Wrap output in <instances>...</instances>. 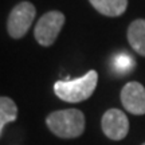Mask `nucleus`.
<instances>
[{"label": "nucleus", "instance_id": "nucleus-7", "mask_svg": "<svg viewBox=\"0 0 145 145\" xmlns=\"http://www.w3.org/2000/svg\"><path fill=\"white\" fill-rule=\"evenodd\" d=\"M128 42L137 54L145 57V19L133 20L128 27Z\"/></svg>", "mask_w": 145, "mask_h": 145}, {"label": "nucleus", "instance_id": "nucleus-8", "mask_svg": "<svg viewBox=\"0 0 145 145\" xmlns=\"http://www.w3.org/2000/svg\"><path fill=\"white\" fill-rule=\"evenodd\" d=\"M97 12L105 16L116 18L121 16L126 11L128 0H89Z\"/></svg>", "mask_w": 145, "mask_h": 145}, {"label": "nucleus", "instance_id": "nucleus-3", "mask_svg": "<svg viewBox=\"0 0 145 145\" xmlns=\"http://www.w3.org/2000/svg\"><path fill=\"white\" fill-rule=\"evenodd\" d=\"M66 18L61 11H48L38 20L34 35L36 42L43 47H50L57 40L59 32L65 26Z\"/></svg>", "mask_w": 145, "mask_h": 145}, {"label": "nucleus", "instance_id": "nucleus-11", "mask_svg": "<svg viewBox=\"0 0 145 145\" xmlns=\"http://www.w3.org/2000/svg\"><path fill=\"white\" fill-rule=\"evenodd\" d=\"M142 145H145V142H144V144H142Z\"/></svg>", "mask_w": 145, "mask_h": 145}, {"label": "nucleus", "instance_id": "nucleus-5", "mask_svg": "<svg viewBox=\"0 0 145 145\" xmlns=\"http://www.w3.org/2000/svg\"><path fill=\"white\" fill-rule=\"evenodd\" d=\"M101 128L110 140L120 141L125 138L129 132V121L124 112L120 109H109L101 120Z\"/></svg>", "mask_w": 145, "mask_h": 145}, {"label": "nucleus", "instance_id": "nucleus-9", "mask_svg": "<svg viewBox=\"0 0 145 145\" xmlns=\"http://www.w3.org/2000/svg\"><path fill=\"white\" fill-rule=\"evenodd\" d=\"M18 117V106L8 97H0V137L7 124L14 122Z\"/></svg>", "mask_w": 145, "mask_h": 145}, {"label": "nucleus", "instance_id": "nucleus-1", "mask_svg": "<svg viewBox=\"0 0 145 145\" xmlns=\"http://www.w3.org/2000/svg\"><path fill=\"white\" fill-rule=\"evenodd\" d=\"M97 82H98L97 71L90 70L77 79L57 81L54 83V93L57 94L58 98H61L65 102L78 104L91 97V94L97 88Z\"/></svg>", "mask_w": 145, "mask_h": 145}, {"label": "nucleus", "instance_id": "nucleus-6", "mask_svg": "<svg viewBox=\"0 0 145 145\" xmlns=\"http://www.w3.org/2000/svg\"><path fill=\"white\" fill-rule=\"evenodd\" d=\"M121 102L129 113L145 114V88L140 82L126 83L121 90Z\"/></svg>", "mask_w": 145, "mask_h": 145}, {"label": "nucleus", "instance_id": "nucleus-2", "mask_svg": "<svg viewBox=\"0 0 145 145\" xmlns=\"http://www.w3.org/2000/svg\"><path fill=\"white\" fill-rule=\"evenodd\" d=\"M47 128L61 138H77L85 132V116L78 109L51 112L46 117Z\"/></svg>", "mask_w": 145, "mask_h": 145}, {"label": "nucleus", "instance_id": "nucleus-10", "mask_svg": "<svg viewBox=\"0 0 145 145\" xmlns=\"http://www.w3.org/2000/svg\"><path fill=\"white\" fill-rule=\"evenodd\" d=\"M114 67L117 69L120 72H128L133 67V59L132 57H128L125 54H121L116 58L114 61Z\"/></svg>", "mask_w": 145, "mask_h": 145}, {"label": "nucleus", "instance_id": "nucleus-4", "mask_svg": "<svg viewBox=\"0 0 145 145\" xmlns=\"http://www.w3.org/2000/svg\"><path fill=\"white\" fill-rule=\"evenodd\" d=\"M35 5L30 1H22L11 10L7 20L8 35L14 39H20L26 35L35 19Z\"/></svg>", "mask_w": 145, "mask_h": 145}]
</instances>
